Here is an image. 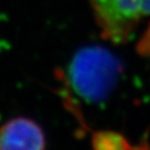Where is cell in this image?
<instances>
[{
  "mask_svg": "<svg viewBox=\"0 0 150 150\" xmlns=\"http://www.w3.org/2000/svg\"><path fill=\"white\" fill-rule=\"evenodd\" d=\"M121 74V62L101 47H87L71 59L68 80L78 96L87 102H99L112 91Z\"/></svg>",
  "mask_w": 150,
  "mask_h": 150,
  "instance_id": "1",
  "label": "cell"
},
{
  "mask_svg": "<svg viewBox=\"0 0 150 150\" xmlns=\"http://www.w3.org/2000/svg\"><path fill=\"white\" fill-rule=\"evenodd\" d=\"M102 37L116 43L130 38L141 19L150 16V0H90Z\"/></svg>",
  "mask_w": 150,
  "mask_h": 150,
  "instance_id": "2",
  "label": "cell"
},
{
  "mask_svg": "<svg viewBox=\"0 0 150 150\" xmlns=\"http://www.w3.org/2000/svg\"><path fill=\"white\" fill-rule=\"evenodd\" d=\"M41 127L31 119L19 117L0 127V150H45Z\"/></svg>",
  "mask_w": 150,
  "mask_h": 150,
  "instance_id": "3",
  "label": "cell"
},
{
  "mask_svg": "<svg viewBox=\"0 0 150 150\" xmlns=\"http://www.w3.org/2000/svg\"><path fill=\"white\" fill-rule=\"evenodd\" d=\"M95 150H128V145L121 136L113 132H100L93 139Z\"/></svg>",
  "mask_w": 150,
  "mask_h": 150,
  "instance_id": "4",
  "label": "cell"
},
{
  "mask_svg": "<svg viewBox=\"0 0 150 150\" xmlns=\"http://www.w3.org/2000/svg\"><path fill=\"white\" fill-rule=\"evenodd\" d=\"M137 50L141 56H150V25L147 30L140 38L139 42L137 45Z\"/></svg>",
  "mask_w": 150,
  "mask_h": 150,
  "instance_id": "5",
  "label": "cell"
}]
</instances>
